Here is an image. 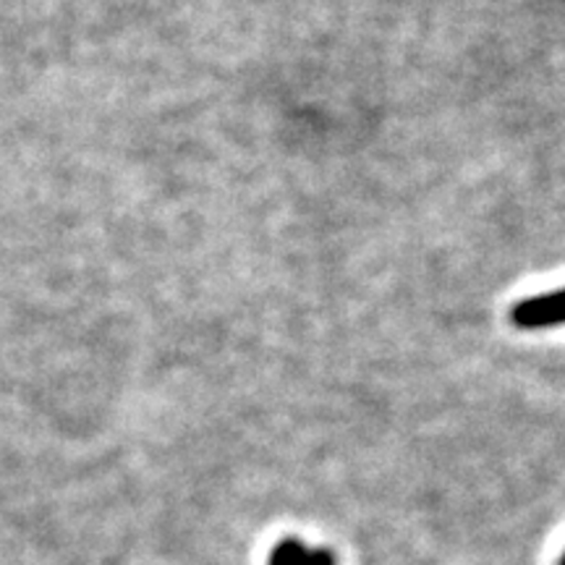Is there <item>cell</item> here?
<instances>
[{"label":"cell","mask_w":565,"mask_h":565,"mask_svg":"<svg viewBox=\"0 0 565 565\" xmlns=\"http://www.w3.org/2000/svg\"><path fill=\"white\" fill-rule=\"evenodd\" d=\"M270 565H335V555L301 540H282L270 553Z\"/></svg>","instance_id":"2"},{"label":"cell","mask_w":565,"mask_h":565,"mask_svg":"<svg viewBox=\"0 0 565 565\" xmlns=\"http://www.w3.org/2000/svg\"><path fill=\"white\" fill-rule=\"evenodd\" d=\"M561 565H565V555H563V561H561Z\"/></svg>","instance_id":"3"},{"label":"cell","mask_w":565,"mask_h":565,"mask_svg":"<svg viewBox=\"0 0 565 565\" xmlns=\"http://www.w3.org/2000/svg\"><path fill=\"white\" fill-rule=\"evenodd\" d=\"M511 322L519 330H542L565 324V288L547 296L519 301L511 312Z\"/></svg>","instance_id":"1"}]
</instances>
